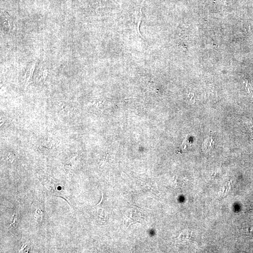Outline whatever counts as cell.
I'll list each match as a JSON object with an SVG mask.
<instances>
[{
	"instance_id": "277c9868",
	"label": "cell",
	"mask_w": 253,
	"mask_h": 253,
	"mask_svg": "<svg viewBox=\"0 0 253 253\" xmlns=\"http://www.w3.org/2000/svg\"><path fill=\"white\" fill-rule=\"evenodd\" d=\"M243 83H244L245 87H246L247 91H248V93L252 94L253 89H252L251 86L250 85V83H248V81L245 80V81H243Z\"/></svg>"
},
{
	"instance_id": "52a82bcc",
	"label": "cell",
	"mask_w": 253,
	"mask_h": 253,
	"mask_svg": "<svg viewBox=\"0 0 253 253\" xmlns=\"http://www.w3.org/2000/svg\"><path fill=\"white\" fill-rule=\"evenodd\" d=\"M16 216H15V215H14L13 217L12 220V222H11L10 226V228H12L13 227H14L15 226H16Z\"/></svg>"
},
{
	"instance_id": "7a4b0ae2",
	"label": "cell",
	"mask_w": 253,
	"mask_h": 253,
	"mask_svg": "<svg viewBox=\"0 0 253 253\" xmlns=\"http://www.w3.org/2000/svg\"><path fill=\"white\" fill-rule=\"evenodd\" d=\"M35 63H34V64L32 65L31 67H30L26 71V73L25 75V84L26 87H27L28 84H29V81L30 79H31L33 75V73H34V70H35Z\"/></svg>"
},
{
	"instance_id": "8992f818",
	"label": "cell",
	"mask_w": 253,
	"mask_h": 253,
	"mask_svg": "<svg viewBox=\"0 0 253 253\" xmlns=\"http://www.w3.org/2000/svg\"><path fill=\"white\" fill-rule=\"evenodd\" d=\"M16 159V155L13 152H9L7 156V159L10 161V163L13 162L14 159Z\"/></svg>"
},
{
	"instance_id": "3957f363",
	"label": "cell",
	"mask_w": 253,
	"mask_h": 253,
	"mask_svg": "<svg viewBox=\"0 0 253 253\" xmlns=\"http://www.w3.org/2000/svg\"><path fill=\"white\" fill-rule=\"evenodd\" d=\"M60 109L61 111L65 114H68L72 110V107L70 104L66 103H62L60 104Z\"/></svg>"
},
{
	"instance_id": "5b68a950",
	"label": "cell",
	"mask_w": 253,
	"mask_h": 253,
	"mask_svg": "<svg viewBox=\"0 0 253 253\" xmlns=\"http://www.w3.org/2000/svg\"><path fill=\"white\" fill-rule=\"evenodd\" d=\"M47 73H48V71L46 69H44V70H43V71L41 72V73L40 74V79L45 80L47 77Z\"/></svg>"
},
{
	"instance_id": "6da1fadb",
	"label": "cell",
	"mask_w": 253,
	"mask_h": 253,
	"mask_svg": "<svg viewBox=\"0 0 253 253\" xmlns=\"http://www.w3.org/2000/svg\"><path fill=\"white\" fill-rule=\"evenodd\" d=\"M55 143L51 139H46L42 142L40 144V149L44 151H49L55 147Z\"/></svg>"
}]
</instances>
